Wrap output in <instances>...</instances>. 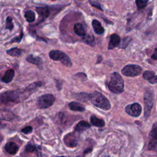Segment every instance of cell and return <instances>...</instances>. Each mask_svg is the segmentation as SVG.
Returning <instances> with one entry per match:
<instances>
[{"label": "cell", "instance_id": "10", "mask_svg": "<svg viewBox=\"0 0 157 157\" xmlns=\"http://www.w3.org/2000/svg\"><path fill=\"white\" fill-rule=\"evenodd\" d=\"M63 141L68 147H75L78 144V139L74 133L67 134L63 138Z\"/></svg>", "mask_w": 157, "mask_h": 157}, {"label": "cell", "instance_id": "9", "mask_svg": "<svg viewBox=\"0 0 157 157\" xmlns=\"http://www.w3.org/2000/svg\"><path fill=\"white\" fill-rule=\"evenodd\" d=\"M157 125L156 123L154 124L151 132L149 134L150 137V142L148 146V149L149 150H155L156 148V144H157Z\"/></svg>", "mask_w": 157, "mask_h": 157}, {"label": "cell", "instance_id": "24", "mask_svg": "<svg viewBox=\"0 0 157 157\" xmlns=\"http://www.w3.org/2000/svg\"><path fill=\"white\" fill-rule=\"evenodd\" d=\"M84 42L87 44V45H89L91 46H95V37L93 35H86L84 36Z\"/></svg>", "mask_w": 157, "mask_h": 157}, {"label": "cell", "instance_id": "3", "mask_svg": "<svg viewBox=\"0 0 157 157\" xmlns=\"http://www.w3.org/2000/svg\"><path fill=\"white\" fill-rule=\"evenodd\" d=\"M49 57L54 61H60L66 67L71 68L72 62L70 58L64 52L61 50H52L49 54Z\"/></svg>", "mask_w": 157, "mask_h": 157}, {"label": "cell", "instance_id": "6", "mask_svg": "<svg viewBox=\"0 0 157 157\" xmlns=\"http://www.w3.org/2000/svg\"><path fill=\"white\" fill-rule=\"evenodd\" d=\"M55 98L52 94H45L39 97L37 100V106L41 109H44L53 105Z\"/></svg>", "mask_w": 157, "mask_h": 157}, {"label": "cell", "instance_id": "4", "mask_svg": "<svg viewBox=\"0 0 157 157\" xmlns=\"http://www.w3.org/2000/svg\"><path fill=\"white\" fill-rule=\"evenodd\" d=\"M144 117L147 119L150 114V112L154 104V90L148 89L144 94Z\"/></svg>", "mask_w": 157, "mask_h": 157}, {"label": "cell", "instance_id": "33", "mask_svg": "<svg viewBox=\"0 0 157 157\" xmlns=\"http://www.w3.org/2000/svg\"><path fill=\"white\" fill-rule=\"evenodd\" d=\"M156 49H155V51H154V54L152 55V58L154 60H157V53H156Z\"/></svg>", "mask_w": 157, "mask_h": 157}, {"label": "cell", "instance_id": "13", "mask_svg": "<svg viewBox=\"0 0 157 157\" xmlns=\"http://www.w3.org/2000/svg\"><path fill=\"white\" fill-rule=\"evenodd\" d=\"M36 11L41 17L42 20H45L50 15V9L47 7H37Z\"/></svg>", "mask_w": 157, "mask_h": 157}, {"label": "cell", "instance_id": "22", "mask_svg": "<svg viewBox=\"0 0 157 157\" xmlns=\"http://www.w3.org/2000/svg\"><path fill=\"white\" fill-rule=\"evenodd\" d=\"M25 18L27 20L28 23H32L33 21H34L36 19V15H35V13H34L33 11L29 10L26 11L25 12Z\"/></svg>", "mask_w": 157, "mask_h": 157}, {"label": "cell", "instance_id": "18", "mask_svg": "<svg viewBox=\"0 0 157 157\" xmlns=\"http://www.w3.org/2000/svg\"><path fill=\"white\" fill-rule=\"evenodd\" d=\"M15 75V72L14 71L13 69H8L7 71L4 74V76L2 78V81L6 84H7V83L11 82L13 78H14Z\"/></svg>", "mask_w": 157, "mask_h": 157}, {"label": "cell", "instance_id": "30", "mask_svg": "<svg viewBox=\"0 0 157 157\" xmlns=\"http://www.w3.org/2000/svg\"><path fill=\"white\" fill-rule=\"evenodd\" d=\"M25 150L28 152H33L36 150V147L34 145L30 144H28L27 146H26Z\"/></svg>", "mask_w": 157, "mask_h": 157}, {"label": "cell", "instance_id": "26", "mask_svg": "<svg viewBox=\"0 0 157 157\" xmlns=\"http://www.w3.org/2000/svg\"><path fill=\"white\" fill-rule=\"evenodd\" d=\"M75 98L77 99L81 100V101L85 102L87 101V100L89 99V95H87V93H77L76 95Z\"/></svg>", "mask_w": 157, "mask_h": 157}, {"label": "cell", "instance_id": "2", "mask_svg": "<svg viewBox=\"0 0 157 157\" xmlns=\"http://www.w3.org/2000/svg\"><path fill=\"white\" fill-rule=\"evenodd\" d=\"M107 87L112 92L119 94L124 91V81L121 76L117 72H113L110 81L108 82Z\"/></svg>", "mask_w": 157, "mask_h": 157}, {"label": "cell", "instance_id": "35", "mask_svg": "<svg viewBox=\"0 0 157 157\" xmlns=\"http://www.w3.org/2000/svg\"><path fill=\"white\" fill-rule=\"evenodd\" d=\"M102 60H103V58H102V56H98V60H97V63L98 64V63H99L100 62H101V61H102Z\"/></svg>", "mask_w": 157, "mask_h": 157}, {"label": "cell", "instance_id": "15", "mask_svg": "<svg viewBox=\"0 0 157 157\" xmlns=\"http://www.w3.org/2000/svg\"><path fill=\"white\" fill-rule=\"evenodd\" d=\"M5 150L8 154L15 155L19 150V146L14 142H8L5 146Z\"/></svg>", "mask_w": 157, "mask_h": 157}, {"label": "cell", "instance_id": "23", "mask_svg": "<svg viewBox=\"0 0 157 157\" xmlns=\"http://www.w3.org/2000/svg\"><path fill=\"white\" fill-rule=\"evenodd\" d=\"M6 52L9 55L12 56H19L21 55V52H22V50L17 47H14L7 50Z\"/></svg>", "mask_w": 157, "mask_h": 157}, {"label": "cell", "instance_id": "34", "mask_svg": "<svg viewBox=\"0 0 157 157\" xmlns=\"http://www.w3.org/2000/svg\"><path fill=\"white\" fill-rule=\"evenodd\" d=\"M92 151V148H89V149H87L86 150H85V151L84 152V154H87L88 153H90Z\"/></svg>", "mask_w": 157, "mask_h": 157}, {"label": "cell", "instance_id": "5", "mask_svg": "<svg viewBox=\"0 0 157 157\" xmlns=\"http://www.w3.org/2000/svg\"><path fill=\"white\" fill-rule=\"evenodd\" d=\"M19 98V93L17 91H8L0 96V104L7 105L10 103H16Z\"/></svg>", "mask_w": 157, "mask_h": 157}, {"label": "cell", "instance_id": "14", "mask_svg": "<svg viewBox=\"0 0 157 157\" xmlns=\"http://www.w3.org/2000/svg\"><path fill=\"white\" fill-rule=\"evenodd\" d=\"M143 77L146 80L149 81L151 84H155L157 82V77L154 72L151 71H146L143 74Z\"/></svg>", "mask_w": 157, "mask_h": 157}, {"label": "cell", "instance_id": "1", "mask_svg": "<svg viewBox=\"0 0 157 157\" xmlns=\"http://www.w3.org/2000/svg\"><path fill=\"white\" fill-rule=\"evenodd\" d=\"M89 99L95 106L103 110L108 111L111 109V103L108 99L98 91H95L89 95Z\"/></svg>", "mask_w": 157, "mask_h": 157}, {"label": "cell", "instance_id": "11", "mask_svg": "<svg viewBox=\"0 0 157 157\" xmlns=\"http://www.w3.org/2000/svg\"><path fill=\"white\" fill-rule=\"evenodd\" d=\"M121 39L120 36L117 34H112L110 37V41L109 42L108 50H112L120 45Z\"/></svg>", "mask_w": 157, "mask_h": 157}, {"label": "cell", "instance_id": "36", "mask_svg": "<svg viewBox=\"0 0 157 157\" xmlns=\"http://www.w3.org/2000/svg\"><path fill=\"white\" fill-rule=\"evenodd\" d=\"M2 139H3V136H1V134H0V142L2 141Z\"/></svg>", "mask_w": 157, "mask_h": 157}, {"label": "cell", "instance_id": "8", "mask_svg": "<svg viewBox=\"0 0 157 157\" xmlns=\"http://www.w3.org/2000/svg\"><path fill=\"white\" fill-rule=\"evenodd\" d=\"M125 112L130 116L138 117L141 114L142 107L139 103H133L126 106Z\"/></svg>", "mask_w": 157, "mask_h": 157}, {"label": "cell", "instance_id": "20", "mask_svg": "<svg viewBox=\"0 0 157 157\" xmlns=\"http://www.w3.org/2000/svg\"><path fill=\"white\" fill-rule=\"evenodd\" d=\"M90 122L93 126L97 127H103L105 125V121L102 119H98L95 115H91L90 117Z\"/></svg>", "mask_w": 157, "mask_h": 157}, {"label": "cell", "instance_id": "31", "mask_svg": "<svg viewBox=\"0 0 157 157\" xmlns=\"http://www.w3.org/2000/svg\"><path fill=\"white\" fill-rule=\"evenodd\" d=\"M90 4L92 6L95 7V8L97 9H98L101 10V11H103V9L101 6V4H100L98 2H97V1H90Z\"/></svg>", "mask_w": 157, "mask_h": 157}, {"label": "cell", "instance_id": "16", "mask_svg": "<svg viewBox=\"0 0 157 157\" xmlns=\"http://www.w3.org/2000/svg\"><path fill=\"white\" fill-rule=\"evenodd\" d=\"M91 25H92V27L93 28L94 31L96 34H99V35H101L104 33V28L102 26L101 23H100L97 20H93L91 22Z\"/></svg>", "mask_w": 157, "mask_h": 157}, {"label": "cell", "instance_id": "25", "mask_svg": "<svg viewBox=\"0 0 157 157\" xmlns=\"http://www.w3.org/2000/svg\"><path fill=\"white\" fill-rule=\"evenodd\" d=\"M149 0H136V4L139 10L146 7Z\"/></svg>", "mask_w": 157, "mask_h": 157}, {"label": "cell", "instance_id": "32", "mask_svg": "<svg viewBox=\"0 0 157 157\" xmlns=\"http://www.w3.org/2000/svg\"><path fill=\"white\" fill-rule=\"evenodd\" d=\"M32 131H33V128L32 127V126H26L25 128L21 129V132L24 134H30L32 132Z\"/></svg>", "mask_w": 157, "mask_h": 157}, {"label": "cell", "instance_id": "12", "mask_svg": "<svg viewBox=\"0 0 157 157\" xmlns=\"http://www.w3.org/2000/svg\"><path fill=\"white\" fill-rule=\"evenodd\" d=\"M27 61L28 62L35 64L39 69H42L43 66V61L38 56H34L33 55H30L27 57Z\"/></svg>", "mask_w": 157, "mask_h": 157}, {"label": "cell", "instance_id": "17", "mask_svg": "<svg viewBox=\"0 0 157 157\" xmlns=\"http://www.w3.org/2000/svg\"><path fill=\"white\" fill-rule=\"evenodd\" d=\"M74 32L77 35L84 37L86 35V31L82 23H77L74 26Z\"/></svg>", "mask_w": 157, "mask_h": 157}, {"label": "cell", "instance_id": "19", "mask_svg": "<svg viewBox=\"0 0 157 157\" xmlns=\"http://www.w3.org/2000/svg\"><path fill=\"white\" fill-rule=\"evenodd\" d=\"M90 127V124L85 121H81L78 122L75 127V131L76 132H82Z\"/></svg>", "mask_w": 157, "mask_h": 157}, {"label": "cell", "instance_id": "28", "mask_svg": "<svg viewBox=\"0 0 157 157\" xmlns=\"http://www.w3.org/2000/svg\"><path fill=\"white\" fill-rule=\"evenodd\" d=\"M131 41H132V38H130L129 36L124 38L123 39V40H122L120 47L123 48V49H125V48L129 45V44Z\"/></svg>", "mask_w": 157, "mask_h": 157}, {"label": "cell", "instance_id": "27", "mask_svg": "<svg viewBox=\"0 0 157 157\" xmlns=\"http://www.w3.org/2000/svg\"><path fill=\"white\" fill-rule=\"evenodd\" d=\"M14 28V24H13L12 22V19L11 17H7L6 18V28L9 30L10 31L13 29Z\"/></svg>", "mask_w": 157, "mask_h": 157}, {"label": "cell", "instance_id": "37", "mask_svg": "<svg viewBox=\"0 0 157 157\" xmlns=\"http://www.w3.org/2000/svg\"><path fill=\"white\" fill-rule=\"evenodd\" d=\"M56 157H64V156H56Z\"/></svg>", "mask_w": 157, "mask_h": 157}, {"label": "cell", "instance_id": "7", "mask_svg": "<svg viewBox=\"0 0 157 157\" xmlns=\"http://www.w3.org/2000/svg\"><path fill=\"white\" fill-rule=\"evenodd\" d=\"M142 68L137 64H128L121 69V73L127 77H136L141 74Z\"/></svg>", "mask_w": 157, "mask_h": 157}, {"label": "cell", "instance_id": "21", "mask_svg": "<svg viewBox=\"0 0 157 157\" xmlns=\"http://www.w3.org/2000/svg\"><path fill=\"white\" fill-rule=\"evenodd\" d=\"M69 107L72 111H78V112H84L85 111V108L82 106L80 103L72 101L69 104Z\"/></svg>", "mask_w": 157, "mask_h": 157}, {"label": "cell", "instance_id": "29", "mask_svg": "<svg viewBox=\"0 0 157 157\" xmlns=\"http://www.w3.org/2000/svg\"><path fill=\"white\" fill-rule=\"evenodd\" d=\"M23 37V31H21V33H20V34L19 36H17V37H15L14 38H13L11 41L10 42L11 43L12 42H17V43H19L21 42V39H22Z\"/></svg>", "mask_w": 157, "mask_h": 157}]
</instances>
